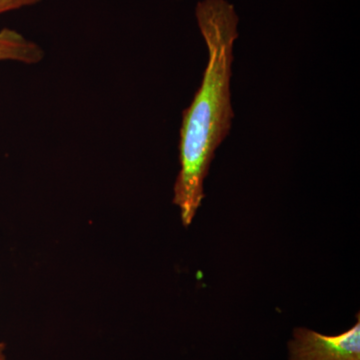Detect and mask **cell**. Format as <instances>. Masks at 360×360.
Masks as SVG:
<instances>
[{"label":"cell","instance_id":"1","mask_svg":"<svg viewBox=\"0 0 360 360\" xmlns=\"http://www.w3.org/2000/svg\"><path fill=\"white\" fill-rule=\"evenodd\" d=\"M196 20L208 51L202 82L191 105L182 113L179 172L174 203L184 226H189L205 194V181L217 148L231 130L233 110L231 82L238 16L226 0H202Z\"/></svg>","mask_w":360,"mask_h":360},{"label":"cell","instance_id":"2","mask_svg":"<svg viewBox=\"0 0 360 360\" xmlns=\"http://www.w3.org/2000/svg\"><path fill=\"white\" fill-rule=\"evenodd\" d=\"M290 360H360V321L338 335L296 328L288 341Z\"/></svg>","mask_w":360,"mask_h":360},{"label":"cell","instance_id":"3","mask_svg":"<svg viewBox=\"0 0 360 360\" xmlns=\"http://www.w3.org/2000/svg\"><path fill=\"white\" fill-rule=\"evenodd\" d=\"M44 52L39 45L26 39L15 30H0V61L14 60L26 65H35L44 58Z\"/></svg>","mask_w":360,"mask_h":360},{"label":"cell","instance_id":"4","mask_svg":"<svg viewBox=\"0 0 360 360\" xmlns=\"http://www.w3.org/2000/svg\"><path fill=\"white\" fill-rule=\"evenodd\" d=\"M41 0H0V14L39 4Z\"/></svg>","mask_w":360,"mask_h":360},{"label":"cell","instance_id":"5","mask_svg":"<svg viewBox=\"0 0 360 360\" xmlns=\"http://www.w3.org/2000/svg\"><path fill=\"white\" fill-rule=\"evenodd\" d=\"M0 360H7L6 355V345L0 341Z\"/></svg>","mask_w":360,"mask_h":360}]
</instances>
